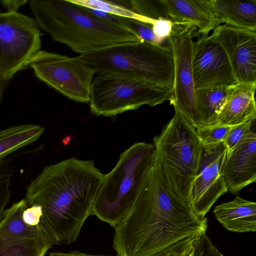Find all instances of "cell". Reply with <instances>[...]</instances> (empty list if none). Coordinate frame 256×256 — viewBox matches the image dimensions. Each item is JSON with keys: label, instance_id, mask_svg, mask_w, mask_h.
Segmentation results:
<instances>
[{"label": "cell", "instance_id": "obj_1", "mask_svg": "<svg viewBox=\"0 0 256 256\" xmlns=\"http://www.w3.org/2000/svg\"><path fill=\"white\" fill-rule=\"evenodd\" d=\"M208 226L206 218L198 216L153 164L130 210L114 228L112 246L118 256H152L206 232Z\"/></svg>", "mask_w": 256, "mask_h": 256}, {"label": "cell", "instance_id": "obj_2", "mask_svg": "<svg viewBox=\"0 0 256 256\" xmlns=\"http://www.w3.org/2000/svg\"><path fill=\"white\" fill-rule=\"evenodd\" d=\"M104 174L92 160L70 158L46 166L28 185V206H41L40 224L52 244L76 242L92 215L94 201Z\"/></svg>", "mask_w": 256, "mask_h": 256}, {"label": "cell", "instance_id": "obj_3", "mask_svg": "<svg viewBox=\"0 0 256 256\" xmlns=\"http://www.w3.org/2000/svg\"><path fill=\"white\" fill-rule=\"evenodd\" d=\"M28 2L38 28L80 55L141 40L130 30L100 19L70 0Z\"/></svg>", "mask_w": 256, "mask_h": 256}, {"label": "cell", "instance_id": "obj_4", "mask_svg": "<svg viewBox=\"0 0 256 256\" xmlns=\"http://www.w3.org/2000/svg\"><path fill=\"white\" fill-rule=\"evenodd\" d=\"M154 144L136 142L126 150L114 168L104 174L92 215L116 227L130 210L144 180L153 166Z\"/></svg>", "mask_w": 256, "mask_h": 256}, {"label": "cell", "instance_id": "obj_5", "mask_svg": "<svg viewBox=\"0 0 256 256\" xmlns=\"http://www.w3.org/2000/svg\"><path fill=\"white\" fill-rule=\"evenodd\" d=\"M96 73H115L172 90L174 58L171 48L138 40L80 54Z\"/></svg>", "mask_w": 256, "mask_h": 256}, {"label": "cell", "instance_id": "obj_6", "mask_svg": "<svg viewBox=\"0 0 256 256\" xmlns=\"http://www.w3.org/2000/svg\"><path fill=\"white\" fill-rule=\"evenodd\" d=\"M154 164L159 166L169 186L180 198L189 202L202 146L196 129L178 112L160 134L153 139Z\"/></svg>", "mask_w": 256, "mask_h": 256}, {"label": "cell", "instance_id": "obj_7", "mask_svg": "<svg viewBox=\"0 0 256 256\" xmlns=\"http://www.w3.org/2000/svg\"><path fill=\"white\" fill-rule=\"evenodd\" d=\"M172 90L115 73L98 74L90 88V107L96 116L114 117L143 105L153 107L171 100Z\"/></svg>", "mask_w": 256, "mask_h": 256}, {"label": "cell", "instance_id": "obj_8", "mask_svg": "<svg viewBox=\"0 0 256 256\" xmlns=\"http://www.w3.org/2000/svg\"><path fill=\"white\" fill-rule=\"evenodd\" d=\"M35 76L70 100L88 102L94 68L80 58L40 50L29 65Z\"/></svg>", "mask_w": 256, "mask_h": 256}, {"label": "cell", "instance_id": "obj_9", "mask_svg": "<svg viewBox=\"0 0 256 256\" xmlns=\"http://www.w3.org/2000/svg\"><path fill=\"white\" fill-rule=\"evenodd\" d=\"M34 18L0 12V72L8 82L40 50L42 36Z\"/></svg>", "mask_w": 256, "mask_h": 256}, {"label": "cell", "instance_id": "obj_10", "mask_svg": "<svg viewBox=\"0 0 256 256\" xmlns=\"http://www.w3.org/2000/svg\"><path fill=\"white\" fill-rule=\"evenodd\" d=\"M197 30L192 24L169 38L174 58V80L170 103L196 129L202 127L198 112L192 68V34Z\"/></svg>", "mask_w": 256, "mask_h": 256}, {"label": "cell", "instance_id": "obj_11", "mask_svg": "<svg viewBox=\"0 0 256 256\" xmlns=\"http://www.w3.org/2000/svg\"><path fill=\"white\" fill-rule=\"evenodd\" d=\"M227 150L224 142L212 146H202L189 198L192 210L200 218H204L214 202L228 191L223 174Z\"/></svg>", "mask_w": 256, "mask_h": 256}, {"label": "cell", "instance_id": "obj_12", "mask_svg": "<svg viewBox=\"0 0 256 256\" xmlns=\"http://www.w3.org/2000/svg\"><path fill=\"white\" fill-rule=\"evenodd\" d=\"M28 207L22 199L5 210L0 222V256H44L51 248L40 224L29 226L23 220Z\"/></svg>", "mask_w": 256, "mask_h": 256}, {"label": "cell", "instance_id": "obj_13", "mask_svg": "<svg viewBox=\"0 0 256 256\" xmlns=\"http://www.w3.org/2000/svg\"><path fill=\"white\" fill-rule=\"evenodd\" d=\"M192 68L196 90L237 83L224 50L211 35L194 42Z\"/></svg>", "mask_w": 256, "mask_h": 256}, {"label": "cell", "instance_id": "obj_14", "mask_svg": "<svg viewBox=\"0 0 256 256\" xmlns=\"http://www.w3.org/2000/svg\"><path fill=\"white\" fill-rule=\"evenodd\" d=\"M211 36L224 50L237 83L256 84V31L224 24Z\"/></svg>", "mask_w": 256, "mask_h": 256}, {"label": "cell", "instance_id": "obj_15", "mask_svg": "<svg viewBox=\"0 0 256 256\" xmlns=\"http://www.w3.org/2000/svg\"><path fill=\"white\" fill-rule=\"evenodd\" d=\"M223 174L228 190L236 194L256 180V134L246 135L226 156Z\"/></svg>", "mask_w": 256, "mask_h": 256}, {"label": "cell", "instance_id": "obj_16", "mask_svg": "<svg viewBox=\"0 0 256 256\" xmlns=\"http://www.w3.org/2000/svg\"><path fill=\"white\" fill-rule=\"evenodd\" d=\"M166 18L194 25L198 32L208 36L220 24L209 0H161Z\"/></svg>", "mask_w": 256, "mask_h": 256}, {"label": "cell", "instance_id": "obj_17", "mask_svg": "<svg viewBox=\"0 0 256 256\" xmlns=\"http://www.w3.org/2000/svg\"><path fill=\"white\" fill-rule=\"evenodd\" d=\"M256 84H234L218 116L216 124L232 126L252 122L256 118Z\"/></svg>", "mask_w": 256, "mask_h": 256}, {"label": "cell", "instance_id": "obj_18", "mask_svg": "<svg viewBox=\"0 0 256 256\" xmlns=\"http://www.w3.org/2000/svg\"><path fill=\"white\" fill-rule=\"evenodd\" d=\"M216 219L227 230L236 232H256V204L238 196L216 206Z\"/></svg>", "mask_w": 256, "mask_h": 256}, {"label": "cell", "instance_id": "obj_19", "mask_svg": "<svg viewBox=\"0 0 256 256\" xmlns=\"http://www.w3.org/2000/svg\"><path fill=\"white\" fill-rule=\"evenodd\" d=\"M219 24L256 31V0H209Z\"/></svg>", "mask_w": 256, "mask_h": 256}, {"label": "cell", "instance_id": "obj_20", "mask_svg": "<svg viewBox=\"0 0 256 256\" xmlns=\"http://www.w3.org/2000/svg\"><path fill=\"white\" fill-rule=\"evenodd\" d=\"M233 85L209 87L196 90V104L202 126L216 124L218 116Z\"/></svg>", "mask_w": 256, "mask_h": 256}, {"label": "cell", "instance_id": "obj_21", "mask_svg": "<svg viewBox=\"0 0 256 256\" xmlns=\"http://www.w3.org/2000/svg\"><path fill=\"white\" fill-rule=\"evenodd\" d=\"M44 132L43 127L34 124L14 126L0 130V158L32 144Z\"/></svg>", "mask_w": 256, "mask_h": 256}, {"label": "cell", "instance_id": "obj_22", "mask_svg": "<svg viewBox=\"0 0 256 256\" xmlns=\"http://www.w3.org/2000/svg\"><path fill=\"white\" fill-rule=\"evenodd\" d=\"M71 2L83 7L102 11L112 14L138 20L151 24L152 19L136 14L130 9L122 6L118 0H70Z\"/></svg>", "mask_w": 256, "mask_h": 256}, {"label": "cell", "instance_id": "obj_23", "mask_svg": "<svg viewBox=\"0 0 256 256\" xmlns=\"http://www.w3.org/2000/svg\"><path fill=\"white\" fill-rule=\"evenodd\" d=\"M124 26L134 32L142 41L157 45L170 47V39L157 36L152 30V25L136 19L124 17Z\"/></svg>", "mask_w": 256, "mask_h": 256}, {"label": "cell", "instance_id": "obj_24", "mask_svg": "<svg viewBox=\"0 0 256 256\" xmlns=\"http://www.w3.org/2000/svg\"><path fill=\"white\" fill-rule=\"evenodd\" d=\"M10 160L8 156L0 158V222L11 195L10 185L14 170L10 166Z\"/></svg>", "mask_w": 256, "mask_h": 256}, {"label": "cell", "instance_id": "obj_25", "mask_svg": "<svg viewBox=\"0 0 256 256\" xmlns=\"http://www.w3.org/2000/svg\"><path fill=\"white\" fill-rule=\"evenodd\" d=\"M230 126L215 124L202 126L196 129L199 140L204 146H212L224 142Z\"/></svg>", "mask_w": 256, "mask_h": 256}, {"label": "cell", "instance_id": "obj_26", "mask_svg": "<svg viewBox=\"0 0 256 256\" xmlns=\"http://www.w3.org/2000/svg\"><path fill=\"white\" fill-rule=\"evenodd\" d=\"M192 256H224L214 246L206 232L194 238Z\"/></svg>", "mask_w": 256, "mask_h": 256}, {"label": "cell", "instance_id": "obj_27", "mask_svg": "<svg viewBox=\"0 0 256 256\" xmlns=\"http://www.w3.org/2000/svg\"><path fill=\"white\" fill-rule=\"evenodd\" d=\"M252 122L242 123L230 126L227 137L224 142L228 152L230 150L251 130Z\"/></svg>", "mask_w": 256, "mask_h": 256}, {"label": "cell", "instance_id": "obj_28", "mask_svg": "<svg viewBox=\"0 0 256 256\" xmlns=\"http://www.w3.org/2000/svg\"><path fill=\"white\" fill-rule=\"evenodd\" d=\"M194 238L183 240L152 256H180L191 246Z\"/></svg>", "mask_w": 256, "mask_h": 256}, {"label": "cell", "instance_id": "obj_29", "mask_svg": "<svg viewBox=\"0 0 256 256\" xmlns=\"http://www.w3.org/2000/svg\"><path fill=\"white\" fill-rule=\"evenodd\" d=\"M42 216L41 206L33 205L24 210L22 214V219L26 224L34 226L40 224Z\"/></svg>", "mask_w": 256, "mask_h": 256}, {"label": "cell", "instance_id": "obj_30", "mask_svg": "<svg viewBox=\"0 0 256 256\" xmlns=\"http://www.w3.org/2000/svg\"><path fill=\"white\" fill-rule=\"evenodd\" d=\"M28 1L27 0H2L0 3L7 10V12H18V10Z\"/></svg>", "mask_w": 256, "mask_h": 256}, {"label": "cell", "instance_id": "obj_31", "mask_svg": "<svg viewBox=\"0 0 256 256\" xmlns=\"http://www.w3.org/2000/svg\"><path fill=\"white\" fill-rule=\"evenodd\" d=\"M50 256H118L116 255L106 254H92L84 253L77 250L68 252H52L49 254Z\"/></svg>", "mask_w": 256, "mask_h": 256}, {"label": "cell", "instance_id": "obj_32", "mask_svg": "<svg viewBox=\"0 0 256 256\" xmlns=\"http://www.w3.org/2000/svg\"><path fill=\"white\" fill-rule=\"evenodd\" d=\"M8 82L0 72V104L2 102L4 89L6 86Z\"/></svg>", "mask_w": 256, "mask_h": 256}, {"label": "cell", "instance_id": "obj_33", "mask_svg": "<svg viewBox=\"0 0 256 256\" xmlns=\"http://www.w3.org/2000/svg\"><path fill=\"white\" fill-rule=\"evenodd\" d=\"M192 244L180 256H192Z\"/></svg>", "mask_w": 256, "mask_h": 256}, {"label": "cell", "instance_id": "obj_34", "mask_svg": "<svg viewBox=\"0 0 256 256\" xmlns=\"http://www.w3.org/2000/svg\"><path fill=\"white\" fill-rule=\"evenodd\" d=\"M70 140V136H68L66 137L63 140L62 142L64 144V145H67L68 144Z\"/></svg>", "mask_w": 256, "mask_h": 256}]
</instances>
